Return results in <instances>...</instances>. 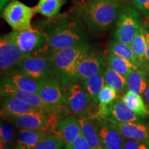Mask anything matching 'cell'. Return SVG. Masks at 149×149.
Segmentation results:
<instances>
[{
	"label": "cell",
	"instance_id": "5b68a950",
	"mask_svg": "<svg viewBox=\"0 0 149 149\" xmlns=\"http://www.w3.org/2000/svg\"><path fill=\"white\" fill-rule=\"evenodd\" d=\"M66 104L68 111L70 114L78 117H95L96 115L93 113V101L88 93L84 88L82 84L78 81L70 85L69 90L67 92Z\"/></svg>",
	"mask_w": 149,
	"mask_h": 149
},
{
	"label": "cell",
	"instance_id": "8d00e7d4",
	"mask_svg": "<svg viewBox=\"0 0 149 149\" xmlns=\"http://www.w3.org/2000/svg\"><path fill=\"white\" fill-rule=\"evenodd\" d=\"M10 0H0V10H1V13H2L3 8H5V6L8 2Z\"/></svg>",
	"mask_w": 149,
	"mask_h": 149
},
{
	"label": "cell",
	"instance_id": "f1b7e54d",
	"mask_svg": "<svg viewBox=\"0 0 149 149\" xmlns=\"http://www.w3.org/2000/svg\"><path fill=\"white\" fill-rule=\"evenodd\" d=\"M117 97H118L116 91L109 87V86H104L99 95V111H102L105 109Z\"/></svg>",
	"mask_w": 149,
	"mask_h": 149
},
{
	"label": "cell",
	"instance_id": "d6a6232c",
	"mask_svg": "<svg viewBox=\"0 0 149 149\" xmlns=\"http://www.w3.org/2000/svg\"><path fill=\"white\" fill-rule=\"evenodd\" d=\"M142 28L144 29L145 36L146 40V56H145V61L142 70H147L149 72V23L145 22L142 25Z\"/></svg>",
	"mask_w": 149,
	"mask_h": 149
},
{
	"label": "cell",
	"instance_id": "4fadbf2b",
	"mask_svg": "<svg viewBox=\"0 0 149 149\" xmlns=\"http://www.w3.org/2000/svg\"><path fill=\"white\" fill-rule=\"evenodd\" d=\"M103 149H123L125 138L116 126L101 117H95Z\"/></svg>",
	"mask_w": 149,
	"mask_h": 149
},
{
	"label": "cell",
	"instance_id": "f35d334b",
	"mask_svg": "<svg viewBox=\"0 0 149 149\" xmlns=\"http://www.w3.org/2000/svg\"><path fill=\"white\" fill-rule=\"evenodd\" d=\"M84 2H86V1H93V0H83Z\"/></svg>",
	"mask_w": 149,
	"mask_h": 149
},
{
	"label": "cell",
	"instance_id": "74e56055",
	"mask_svg": "<svg viewBox=\"0 0 149 149\" xmlns=\"http://www.w3.org/2000/svg\"><path fill=\"white\" fill-rule=\"evenodd\" d=\"M3 149H19V148L17 146H7L5 148H3Z\"/></svg>",
	"mask_w": 149,
	"mask_h": 149
},
{
	"label": "cell",
	"instance_id": "52a82bcc",
	"mask_svg": "<svg viewBox=\"0 0 149 149\" xmlns=\"http://www.w3.org/2000/svg\"><path fill=\"white\" fill-rule=\"evenodd\" d=\"M12 70L20 72L40 81L56 77L47 56L42 54L29 56L24 59Z\"/></svg>",
	"mask_w": 149,
	"mask_h": 149
},
{
	"label": "cell",
	"instance_id": "2e32d148",
	"mask_svg": "<svg viewBox=\"0 0 149 149\" xmlns=\"http://www.w3.org/2000/svg\"><path fill=\"white\" fill-rule=\"evenodd\" d=\"M1 83L10 84L15 88L26 92L37 94L40 81L35 79L22 72L11 70L7 72L1 79Z\"/></svg>",
	"mask_w": 149,
	"mask_h": 149
},
{
	"label": "cell",
	"instance_id": "30bf717a",
	"mask_svg": "<svg viewBox=\"0 0 149 149\" xmlns=\"http://www.w3.org/2000/svg\"><path fill=\"white\" fill-rule=\"evenodd\" d=\"M64 84L57 77L40 80L37 95L46 103L55 107H61L66 103L67 93Z\"/></svg>",
	"mask_w": 149,
	"mask_h": 149
},
{
	"label": "cell",
	"instance_id": "5bb4252c",
	"mask_svg": "<svg viewBox=\"0 0 149 149\" xmlns=\"http://www.w3.org/2000/svg\"><path fill=\"white\" fill-rule=\"evenodd\" d=\"M50 133L64 142L65 146L70 145L81 135L79 120L76 117H70L59 121Z\"/></svg>",
	"mask_w": 149,
	"mask_h": 149
},
{
	"label": "cell",
	"instance_id": "ffe728a7",
	"mask_svg": "<svg viewBox=\"0 0 149 149\" xmlns=\"http://www.w3.org/2000/svg\"><path fill=\"white\" fill-rule=\"evenodd\" d=\"M48 136L44 130L21 129L16 137V146L19 149H33Z\"/></svg>",
	"mask_w": 149,
	"mask_h": 149
},
{
	"label": "cell",
	"instance_id": "603a6c76",
	"mask_svg": "<svg viewBox=\"0 0 149 149\" xmlns=\"http://www.w3.org/2000/svg\"><path fill=\"white\" fill-rule=\"evenodd\" d=\"M123 102L141 117L149 116V107L145 104L140 95L128 91L122 97Z\"/></svg>",
	"mask_w": 149,
	"mask_h": 149
},
{
	"label": "cell",
	"instance_id": "3957f363",
	"mask_svg": "<svg viewBox=\"0 0 149 149\" xmlns=\"http://www.w3.org/2000/svg\"><path fill=\"white\" fill-rule=\"evenodd\" d=\"M92 51L88 44L61 50H51L47 57L55 76L64 84L76 82L78 65Z\"/></svg>",
	"mask_w": 149,
	"mask_h": 149
},
{
	"label": "cell",
	"instance_id": "f546056e",
	"mask_svg": "<svg viewBox=\"0 0 149 149\" xmlns=\"http://www.w3.org/2000/svg\"><path fill=\"white\" fill-rule=\"evenodd\" d=\"M14 130L10 124L4 122L2 117L1 118V126H0V143L1 149L5 148L9 143L13 140Z\"/></svg>",
	"mask_w": 149,
	"mask_h": 149
},
{
	"label": "cell",
	"instance_id": "ac0fdd59",
	"mask_svg": "<svg viewBox=\"0 0 149 149\" xmlns=\"http://www.w3.org/2000/svg\"><path fill=\"white\" fill-rule=\"evenodd\" d=\"M1 103V117L17 116L35 112H43L44 110L30 105L26 102L13 97H4ZM49 113V112H48Z\"/></svg>",
	"mask_w": 149,
	"mask_h": 149
},
{
	"label": "cell",
	"instance_id": "4dcf8cb0",
	"mask_svg": "<svg viewBox=\"0 0 149 149\" xmlns=\"http://www.w3.org/2000/svg\"><path fill=\"white\" fill-rule=\"evenodd\" d=\"M64 142L53 135L48 136L33 149H63Z\"/></svg>",
	"mask_w": 149,
	"mask_h": 149
},
{
	"label": "cell",
	"instance_id": "7c38bea8",
	"mask_svg": "<svg viewBox=\"0 0 149 149\" xmlns=\"http://www.w3.org/2000/svg\"><path fill=\"white\" fill-rule=\"evenodd\" d=\"M1 95L3 97H13L26 102L30 105L49 112H60L61 107H55L46 103L36 93H29L18 89L10 84L1 83Z\"/></svg>",
	"mask_w": 149,
	"mask_h": 149
},
{
	"label": "cell",
	"instance_id": "8992f818",
	"mask_svg": "<svg viewBox=\"0 0 149 149\" xmlns=\"http://www.w3.org/2000/svg\"><path fill=\"white\" fill-rule=\"evenodd\" d=\"M34 8H31L17 0H12L3 10V17L13 31L32 29L31 20Z\"/></svg>",
	"mask_w": 149,
	"mask_h": 149
},
{
	"label": "cell",
	"instance_id": "9c48e42d",
	"mask_svg": "<svg viewBox=\"0 0 149 149\" xmlns=\"http://www.w3.org/2000/svg\"><path fill=\"white\" fill-rule=\"evenodd\" d=\"M29 57L17 44L12 33L3 35L0 39V68L1 72H8L18 63Z\"/></svg>",
	"mask_w": 149,
	"mask_h": 149
},
{
	"label": "cell",
	"instance_id": "836d02e7",
	"mask_svg": "<svg viewBox=\"0 0 149 149\" xmlns=\"http://www.w3.org/2000/svg\"><path fill=\"white\" fill-rule=\"evenodd\" d=\"M123 149H149V145L133 139L125 138Z\"/></svg>",
	"mask_w": 149,
	"mask_h": 149
},
{
	"label": "cell",
	"instance_id": "44dd1931",
	"mask_svg": "<svg viewBox=\"0 0 149 149\" xmlns=\"http://www.w3.org/2000/svg\"><path fill=\"white\" fill-rule=\"evenodd\" d=\"M105 68H103L97 73L93 74L88 79L84 80L82 86L85 91L88 93L93 101L95 104L99 103V95L102 89L105 86L104 79Z\"/></svg>",
	"mask_w": 149,
	"mask_h": 149
},
{
	"label": "cell",
	"instance_id": "6da1fadb",
	"mask_svg": "<svg viewBox=\"0 0 149 149\" xmlns=\"http://www.w3.org/2000/svg\"><path fill=\"white\" fill-rule=\"evenodd\" d=\"M40 30L47 37L51 50H61L87 44L88 28L75 16L67 14L57 15L43 22Z\"/></svg>",
	"mask_w": 149,
	"mask_h": 149
},
{
	"label": "cell",
	"instance_id": "d590c367",
	"mask_svg": "<svg viewBox=\"0 0 149 149\" xmlns=\"http://www.w3.org/2000/svg\"><path fill=\"white\" fill-rule=\"evenodd\" d=\"M144 96L145 100H146L147 104H148L149 106V76L148 77V83H147L146 88L144 93Z\"/></svg>",
	"mask_w": 149,
	"mask_h": 149
},
{
	"label": "cell",
	"instance_id": "ab89813d",
	"mask_svg": "<svg viewBox=\"0 0 149 149\" xmlns=\"http://www.w3.org/2000/svg\"><path fill=\"white\" fill-rule=\"evenodd\" d=\"M65 149H68V148H66V147H65Z\"/></svg>",
	"mask_w": 149,
	"mask_h": 149
},
{
	"label": "cell",
	"instance_id": "e575fe53",
	"mask_svg": "<svg viewBox=\"0 0 149 149\" xmlns=\"http://www.w3.org/2000/svg\"><path fill=\"white\" fill-rule=\"evenodd\" d=\"M135 8L145 16L149 17V0H133Z\"/></svg>",
	"mask_w": 149,
	"mask_h": 149
},
{
	"label": "cell",
	"instance_id": "8fae6325",
	"mask_svg": "<svg viewBox=\"0 0 149 149\" xmlns=\"http://www.w3.org/2000/svg\"><path fill=\"white\" fill-rule=\"evenodd\" d=\"M99 117L111 122L130 123L141 122V116L127 107L122 98L117 97L103 111H99Z\"/></svg>",
	"mask_w": 149,
	"mask_h": 149
},
{
	"label": "cell",
	"instance_id": "9a60e30c",
	"mask_svg": "<svg viewBox=\"0 0 149 149\" xmlns=\"http://www.w3.org/2000/svg\"><path fill=\"white\" fill-rule=\"evenodd\" d=\"M105 55L91 51L81 59L78 65L77 81H84L104 68Z\"/></svg>",
	"mask_w": 149,
	"mask_h": 149
},
{
	"label": "cell",
	"instance_id": "d4e9b609",
	"mask_svg": "<svg viewBox=\"0 0 149 149\" xmlns=\"http://www.w3.org/2000/svg\"><path fill=\"white\" fill-rule=\"evenodd\" d=\"M108 65L115 71L126 77L138 69L137 66L127 59L109 53L107 56Z\"/></svg>",
	"mask_w": 149,
	"mask_h": 149
},
{
	"label": "cell",
	"instance_id": "e0dca14e",
	"mask_svg": "<svg viewBox=\"0 0 149 149\" xmlns=\"http://www.w3.org/2000/svg\"><path fill=\"white\" fill-rule=\"evenodd\" d=\"M119 132L126 139L139 141L149 145V126L141 122H112Z\"/></svg>",
	"mask_w": 149,
	"mask_h": 149
},
{
	"label": "cell",
	"instance_id": "ba28073f",
	"mask_svg": "<svg viewBox=\"0 0 149 149\" xmlns=\"http://www.w3.org/2000/svg\"><path fill=\"white\" fill-rule=\"evenodd\" d=\"M13 36L22 51L28 56L42 54L47 45V37L40 30L31 29L13 31Z\"/></svg>",
	"mask_w": 149,
	"mask_h": 149
},
{
	"label": "cell",
	"instance_id": "7402d4cb",
	"mask_svg": "<svg viewBox=\"0 0 149 149\" xmlns=\"http://www.w3.org/2000/svg\"><path fill=\"white\" fill-rule=\"evenodd\" d=\"M149 72L142 69H137L128 77L127 90L137 94H144L148 83Z\"/></svg>",
	"mask_w": 149,
	"mask_h": 149
},
{
	"label": "cell",
	"instance_id": "277c9868",
	"mask_svg": "<svg viewBox=\"0 0 149 149\" xmlns=\"http://www.w3.org/2000/svg\"><path fill=\"white\" fill-rule=\"evenodd\" d=\"M141 26L139 15L130 6H126L117 19L114 38L118 42L130 44Z\"/></svg>",
	"mask_w": 149,
	"mask_h": 149
},
{
	"label": "cell",
	"instance_id": "d6986e66",
	"mask_svg": "<svg viewBox=\"0 0 149 149\" xmlns=\"http://www.w3.org/2000/svg\"><path fill=\"white\" fill-rule=\"evenodd\" d=\"M81 129V135L92 149H103L97 123L95 117H78Z\"/></svg>",
	"mask_w": 149,
	"mask_h": 149
},
{
	"label": "cell",
	"instance_id": "1f68e13d",
	"mask_svg": "<svg viewBox=\"0 0 149 149\" xmlns=\"http://www.w3.org/2000/svg\"><path fill=\"white\" fill-rule=\"evenodd\" d=\"M65 147L68 149H92L82 135H79L73 142Z\"/></svg>",
	"mask_w": 149,
	"mask_h": 149
},
{
	"label": "cell",
	"instance_id": "cb8c5ba5",
	"mask_svg": "<svg viewBox=\"0 0 149 149\" xmlns=\"http://www.w3.org/2000/svg\"><path fill=\"white\" fill-rule=\"evenodd\" d=\"M66 2V0H39L37 6L34 8L35 13L52 18L59 13Z\"/></svg>",
	"mask_w": 149,
	"mask_h": 149
},
{
	"label": "cell",
	"instance_id": "4316f807",
	"mask_svg": "<svg viewBox=\"0 0 149 149\" xmlns=\"http://www.w3.org/2000/svg\"><path fill=\"white\" fill-rule=\"evenodd\" d=\"M104 79L105 84L114 89L117 93H122L127 89L128 78L118 73L109 65L105 68Z\"/></svg>",
	"mask_w": 149,
	"mask_h": 149
},
{
	"label": "cell",
	"instance_id": "83f0119b",
	"mask_svg": "<svg viewBox=\"0 0 149 149\" xmlns=\"http://www.w3.org/2000/svg\"><path fill=\"white\" fill-rule=\"evenodd\" d=\"M107 51L112 55L127 59L139 68L138 61L129 44L118 42L116 41L111 42L107 46Z\"/></svg>",
	"mask_w": 149,
	"mask_h": 149
},
{
	"label": "cell",
	"instance_id": "7a4b0ae2",
	"mask_svg": "<svg viewBox=\"0 0 149 149\" xmlns=\"http://www.w3.org/2000/svg\"><path fill=\"white\" fill-rule=\"evenodd\" d=\"M123 8L122 0H93L80 4L75 12L89 31L102 34L117 21Z\"/></svg>",
	"mask_w": 149,
	"mask_h": 149
},
{
	"label": "cell",
	"instance_id": "484cf974",
	"mask_svg": "<svg viewBox=\"0 0 149 149\" xmlns=\"http://www.w3.org/2000/svg\"><path fill=\"white\" fill-rule=\"evenodd\" d=\"M130 46L135 54L137 61H138L139 68L142 69L144 64L146 51V40L142 25L139 29L138 33H137L133 41L130 43Z\"/></svg>",
	"mask_w": 149,
	"mask_h": 149
}]
</instances>
